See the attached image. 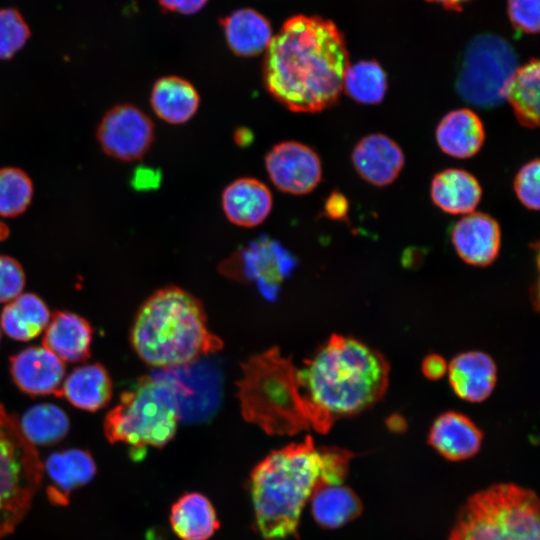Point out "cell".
Here are the masks:
<instances>
[{
  "mask_svg": "<svg viewBox=\"0 0 540 540\" xmlns=\"http://www.w3.org/2000/svg\"><path fill=\"white\" fill-rule=\"evenodd\" d=\"M349 65L344 38L333 22L297 15L265 50L263 82L290 111L316 113L337 102Z\"/></svg>",
  "mask_w": 540,
  "mask_h": 540,
  "instance_id": "obj_1",
  "label": "cell"
},
{
  "mask_svg": "<svg viewBox=\"0 0 540 540\" xmlns=\"http://www.w3.org/2000/svg\"><path fill=\"white\" fill-rule=\"evenodd\" d=\"M355 455L316 446L310 435L270 452L252 470L250 493L263 540L298 539L302 510L321 480L342 484Z\"/></svg>",
  "mask_w": 540,
  "mask_h": 540,
  "instance_id": "obj_2",
  "label": "cell"
},
{
  "mask_svg": "<svg viewBox=\"0 0 540 540\" xmlns=\"http://www.w3.org/2000/svg\"><path fill=\"white\" fill-rule=\"evenodd\" d=\"M307 399L333 424L355 415L385 394L389 365L363 342L333 334L299 370Z\"/></svg>",
  "mask_w": 540,
  "mask_h": 540,
  "instance_id": "obj_3",
  "label": "cell"
},
{
  "mask_svg": "<svg viewBox=\"0 0 540 540\" xmlns=\"http://www.w3.org/2000/svg\"><path fill=\"white\" fill-rule=\"evenodd\" d=\"M130 340L139 358L156 368L185 366L223 348L208 327L202 303L175 285L155 291L143 302Z\"/></svg>",
  "mask_w": 540,
  "mask_h": 540,
  "instance_id": "obj_4",
  "label": "cell"
},
{
  "mask_svg": "<svg viewBox=\"0 0 540 540\" xmlns=\"http://www.w3.org/2000/svg\"><path fill=\"white\" fill-rule=\"evenodd\" d=\"M241 368L237 398L247 422L278 436L331 429L333 424L305 396L299 370L278 347L251 356Z\"/></svg>",
  "mask_w": 540,
  "mask_h": 540,
  "instance_id": "obj_5",
  "label": "cell"
},
{
  "mask_svg": "<svg viewBox=\"0 0 540 540\" xmlns=\"http://www.w3.org/2000/svg\"><path fill=\"white\" fill-rule=\"evenodd\" d=\"M180 420L178 388L168 380L144 376L120 395L105 416L104 434L110 443L135 449L162 448L175 436Z\"/></svg>",
  "mask_w": 540,
  "mask_h": 540,
  "instance_id": "obj_6",
  "label": "cell"
},
{
  "mask_svg": "<svg viewBox=\"0 0 540 540\" xmlns=\"http://www.w3.org/2000/svg\"><path fill=\"white\" fill-rule=\"evenodd\" d=\"M539 499L528 488L500 483L461 507L448 540H540Z\"/></svg>",
  "mask_w": 540,
  "mask_h": 540,
  "instance_id": "obj_7",
  "label": "cell"
},
{
  "mask_svg": "<svg viewBox=\"0 0 540 540\" xmlns=\"http://www.w3.org/2000/svg\"><path fill=\"white\" fill-rule=\"evenodd\" d=\"M43 462L18 419L0 405V539L26 516L43 477Z\"/></svg>",
  "mask_w": 540,
  "mask_h": 540,
  "instance_id": "obj_8",
  "label": "cell"
},
{
  "mask_svg": "<svg viewBox=\"0 0 540 540\" xmlns=\"http://www.w3.org/2000/svg\"><path fill=\"white\" fill-rule=\"evenodd\" d=\"M512 46L503 38L484 34L467 47L456 88L466 102L482 107L498 106L506 87L518 68Z\"/></svg>",
  "mask_w": 540,
  "mask_h": 540,
  "instance_id": "obj_9",
  "label": "cell"
},
{
  "mask_svg": "<svg viewBox=\"0 0 540 540\" xmlns=\"http://www.w3.org/2000/svg\"><path fill=\"white\" fill-rule=\"evenodd\" d=\"M154 124L137 106L118 104L102 116L96 138L102 151L123 162L137 161L150 149L154 141Z\"/></svg>",
  "mask_w": 540,
  "mask_h": 540,
  "instance_id": "obj_10",
  "label": "cell"
},
{
  "mask_svg": "<svg viewBox=\"0 0 540 540\" xmlns=\"http://www.w3.org/2000/svg\"><path fill=\"white\" fill-rule=\"evenodd\" d=\"M265 168L272 184L279 191L291 195L310 193L322 178L318 154L294 140L274 145L265 156Z\"/></svg>",
  "mask_w": 540,
  "mask_h": 540,
  "instance_id": "obj_11",
  "label": "cell"
},
{
  "mask_svg": "<svg viewBox=\"0 0 540 540\" xmlns=\"http://www.w3.org/2000/svg\"><path fill=\"white\" fill-rule=\"evenodd\" d=\"M10 373L16 386L28 395L59 396L65 365L43 345L32 346L10 358Z\"/></svg>",
  "mask_w": 540,
  "mask_h": 540,
  "instance_id": "obj_12",
  "label": "cell"
},
{
  "mask_svg": "<svg viewBox=\"0 0 540 540\" xmlns=\"http://www.w3.org/2000/svg\"><path fill=\"white\" fill-rule=\"evenodd\" d=\"M451 240L458 256L473 266H487L498 256L501 231L490 215L471 212L455 223Z\"/></svg>",
  "mask_w": 540,
  "mask_h": 540,
  "instance_id": "obj_13",
  "label": "cell"
},
{
  "mask_svg": "<svg viewBox=\"0 0 540 540\" xmlns=\"http://www.w3.org/2000/svg\"><path fill=\"white\" fill-rule=\"evenodd\" d=\"M49 483L46 494L49 501L66 506L72 492L88 484L96 474L92 455L82 449H67L50 454L43 464V474Z\"/></svg>",
  "mask_w": 540,
  "mask_h": 540,
  "instance_id": "obj_14",
  "label": "cell"
},
{
  "mask_svg": "<svg viewBox=\"0 0 540 540\" xmlns=\"http://www.w3.org/2000/svg\"><path fill=\"white\" fill-rule=\"evenodd\" d=\"M352 162L364 180L375 186H386L398 177L405 158L395 141L376 133L365 136L356 144Z\"/></svg>",
  "mask_w": 540,
  "mask_h": 540,
  "instance_id": "obj_15",
  "label": "cell"
},
{
  "mask_svg": "<svg viewBox=\"0 0 540 540\" xmlns=\"http://www.w3.org/2000/svg\"><path fill=\"white\" fill-rule=\"evenodd\" d=\"M221 206L231 223L251 228L267 219L273 207V197L270 189L260 180L242 177L225 187Z\"/></svg>",
  "mask_w": 540,
  "mask_h": 540,
  "instance_id": "obj_16",
  "label": "cell"
},
{
  "mask_svg": "<svg viewBox=\"0 0 540 540\" xmlns=\"http://www.w3.org/2000/svg\"><path fill=\"white\" fill-rule=\"evenodd\" d=\"M483 434L467 416L449 411L433 422L428 443L450 461H461L474 456L480 449Z\"/></svg>",
  "mask_w": 540,
  "mask_h": 540,
  "instance_id": "obj_17",
  "label": "cell"
},
{
  "mask_svg": "<svg viewBox=\"0 0 540 540\" xmlns=\"http://www.w3.org/2000/svg\"><path fill=\"white\" fill-rule=\"evenodd\" d=\"M447 374L455 394L469 402L487 399L497 379L493 359L480 351L464 352L454 357L448 364Z\"/></svg>",
  "mask_w": 540,
  "mask_h": 540,
  "instance_id": "obj_18",
  "label": "cell"
},
{
  "mask_svg": "<svg viewBox=\"0 0 540 540\" xmlns=\"http://www.w3.org/2000/svg\"><path fill=\"white\" fill-rule=\"evenodd\" d=\"M92 327L70 311H56L45 329L43 346L63 362H81L90 356Z\"/></svg>",
  "mask_w": 540,
  "mask_h": 540,
  "instance_id": "obj_19",
  "label": "cell"
},
{
  "mask_svg": "<svg viewBox=\"0 0 540 540\" xmlns=\"http://www.w3.org/2000/svg\"><path fill=\"white\" fill-rule=\"evenodd\" d=\"M485 140L482 121L470 109H456L447 113L436 128V141L447 155L466 159L474 156Z\"/></svg>",
  "mask_w": 540,
  "mask_h": 540,
  "instance_id": "obj_20",
  "label": "cell"
},
{
  "mask_svg": "<svg viewBox=\"0 0 540 540\" xmlns=\"http://www.w3.org/2000/svg\"><path fill=\"white\" fill-rule=\"evenodd\" d=\"M112 389L111 377L104 366L84 364L64 378L59 396L81 410L95 412L109 403Z\"/></svg>",
  "mask_w": 540,
  "mask_h": 540,
  "instance_id": "obj_21",
  "label": "cell"
},
{
  "mask_svg": "<svg viewBox=\"0 0 540 540\" xmlns=\"http://www.w3.org/2000/svg\"><path fill=\"white\" fill-rule=\"evenodd\" d=\"M150 105L155 115L164 122L184 124L197 113L200 96L188 80L178 76H165L153 84Z\"/></svg>",
  "mask_w": 540,
  "mask_h": 540,
  "instance_id": "obj_22",
  "label": "cell"
},
{
  "mask_svg": "<svg viewBox=\"0 0 540 540\" xmlns=\"http://www.w3.org/2000/svg\"><path fill=\"white\" fill-rule=\"evenodd\" d=\"M311 513L325 529H337L356 519L363 511L358 495L348 486L320 481L311 497Z\"/></svg>",
  "mask_w": 540,
  "mask_h": 540,
  "instance_id": "obj_23",
  "label": "cell"
},
{
  "mask_svg": "<svg viewBox=\"0 0 540 540\" xmlns=\"http://www.w3.org/2000/svg\"><path fill=\"white\" fill-rule=\"evenodd\" d=\"M169 520L181 540H208L220 526L212 503L198 492L179 497L171 507Z\"/></svg>",
  "mask_w": 540,
  "mask_h": 540,
  "instance_id": "obj_24",
  "label": "cell"
},
{
  "mask_svg": "<svg viewBox=\"0 0 540 540\" xmlns=\"http://www.w3.org/2000/svg\"><path fill=\"white\" fill-rule=\"evenodd\" d=\"M478 180L462 169H446L431 183V198L436 206L450 214H469L481 199Z\"/></svg>",
  "mask_w": 540,
  "mask_h": 540,
  "instance_id": "obj_25",
  "label": "cell"
},
{
  "mask_svg": "<svg viewBox=\"0 0 540 540\" xmlns=\"http://www.w3.org/2000/svg\"><path fill=\"white\" fill-rule=\"evenodd\" d=\"M221 24L229 48L238 56L251 57L264 52L273 37L269 21L253 9L237 10Z\"/></svg>",
  "mask_w": 540,
  "mask_h": 540,
  "instance_id": "obj_26",
  "label": "cell"
},
{
  "mask_svg": "<svg viewBox=\"0 0 540 540\" xmlns=\"http://www.w3.org/2000/svg\"><path fill=\"white\" fill-rule=\"evenodd\" d=\"M50 318L48 306L39 296L22 293L3 308L0 327L14 340L29 341L46 329Z\"/></svg>",
  "mask_w": 540,
  "mask_h": 540,
  "instance_id": "obj_27",
  "label": "cell"
},
{
  "mask_svg": "<svg viewBox=\"0 0 540 540\" xmlns=\"http://www.w3.org/2000/svg\"><path fill=\"white\" fill-rule=\"evenodd\" d=\"M539 70V61L530 60L517 68L505 90V98L517 120L527 128H535L539 124Z\"/></svg>",
  "mask_w": 540,
  "mask_h": 540,
  "instance_id": "obj_28",
  "label": "cell"
},
{
  "mask_svg": "<svg viewBox=\"0 0 540 540\" xmlns=\"http://www.w3.org/2000/svg\"><path fill=\"white\" fill-rule=\"evenodd\" d=\"M18 421L23 435L33 446L55 444L67 435L70 428L67 414L50 403L30 407Z\"/></svg>",
  "mask_w": 540,
  "mask_h": 540,
  "instance_id": "obj_29",
  "label": "cell"
},
{
  "mask_svg": "<svg viewBox=\"0 0 540 540\" xmlns=\"http://www.w3.org/2000/svg\"><path fill=\"white\" fill-rule=\"evenodd\" d=\"M343 90L359 103L378 104L387 91L386 73L376 61H359L347 68Z\"/></svg>",
  "mask_w": 540,
  "mask_h": 540,
  "instance_id": "obj_30",
  "label": "cell"
},
{
  "mask_svg": "<svg viewBox=\"0 0 540 540\" xmlns=\"http://www.w3.org/2000/svg\"><path fill=\"white\" fill-rule=\"evenodd\" d=\"M34 185L30 176L18 167L0 168V217L14 218L30 206Z\"/></svg>",
  "mask_w": 540,
  "mask_h": 540,
  "instance_id": "obj_31",
  "label": "cell"
},
{
  "mask_svg": "<svg viewBox=\"0 0 540 540\" xmlns=\"http://www.w3.org/2000/svg\"><path fill=\"white\" fill-rule=\"evenodd\" d=\"M30 28L15 8L0 9V60H9L27 43Z\"/></svg>",
  "mask_w": 540,
  "mask_h": 540,
  "instance_id": "obj_32",
  "label": "cell"
},
{
  "mask_svg": "<svg viewBox=\"0 0 540 540\" xmlns=\"http://www.w3.org/2000/svg\"><path fill=\"white\" fill-rule=\"evenodd\" d=\"M539 167L538 159L524 164L514 180V190L520 202L530 210H539Z\"/></svg>",
  "mask_w": 540,
  "mask_h": 540,
  "instance_id": "obj_33",
  "label": "cell"
},
{
  "mask_svg": "<svg viewBox=\"0 0 540 540\" xmlns=\"http://www.w3.org/2000/svg\"><path fill=\"white\" fill-rule=\"evenodd\" d=\"M25 273L21 264L7 255H0V303H8L22 294Z\"/></svg>",
  "mask_w": 540,
  "mask_h": 540,
  "instance_id": "obj_34",
  "label": "cell"
},
{
  "mask_svg": "<svg viewBox=\"0 0 540 540\" xmlns=\"http://www.w3.org/2000/svg\"><path fill=\"white\" fill-rule=\"evenodd\" d=\"M508 15L516 29L528 34L539 31V0H508Z\"/></svg>",
  "mask_w": 540,
  "mask_h": 540,
  "instance_id": "obj_35",
  "label": "cell"
},
{
  "mask_svg": "<svg viewBox=\"0 0 540 540\" xmlns=\"http://www.w3.org/2000/svg\"><path fill=\"white\" fill-rule=\"evenodd\" d=\"M160 181V172L150 167L139 166L132 175L131 186L138 191L150 190L158 187Z\"/></svg>",
  "mask_w": 540,
  "mask_h": 540,
  "instance_id": "obj_36",
  "label": "cell"
},
{
  "mask_svg": "<svg viewBox=\"0 0 540 540\" xmlns=\"http://www.w3.org/2000/svg\"><path fill=\"white\" fill-rule=\"evenodd\" d=\"M447 369V362L438 354H430L426 356L421 365L422 373L429 380L441 379L447 373Z\"/></svg>",
  "mask_w": 540,
  "mask_h": 540,
  "instance_id": "obj_37",
  "label": "cell"
},
{
  "mask_svg": "<svg viewBox=\"0 0 540 540\" xmlns=\"http://www.w3.org/2000/svg\"><path fill=\"white\" fill-rule=\"evenodd\" d=\"M158 2L166 11L190 15L199 12L207 0H158Z\"/></svg>",
  "mask_w": 540,
  "mask_h": 540,
  "instance_id": "obj_38",
  "label": "cell"
},
{
  "mask_svg": "<svg viewBox=\"0 0 540 540\" xmlns=\"http://www.w3.org/2000/svg\"><path fill=\"white\" fill-rule=\"evenodd\" d=\"M348 208L349 205L346 197L339 192H333L324 204L325 214L333 220L345 218Z\"/></svg>",
  "mask_w": 540,
  "mask_h": 540,
  "instance_id": "obj_39",
  "label": "cell"
},
{
  "mask_svg": "<svg viewBox=\"0 0 540 540\" xmlns=\"http://www.w3.org/2000/svg\"><path fill=\"white\" fill-rule=\"evenodd\" d=\"M252 140V134L250 131L242 128L235 133V142L241 146H246Z\"/></svg>",
  "mask_w": 540,
  "mask_h": 540,
  "instance_id": "obj_40",
  "label": "cell"
},
{
  "mask_svg": "<svg viewBox=\"0 0 540 540\" xmlns=\"http://www.w3.org/2000/svg\"><path fill=\"white\" fill-rule=\"evenodd\" d=\"M427 1L441 4L444 7L451 10H460L461 6L469 0H427Z\"/></svg>",
  "mask_w": 540,
  "mask_h": 540,
  "instance_id": "obj_41",
  "label": "cell"
},
{
  "mask_svg": "<svg viewBox=\"0 0 540 540\" xmlns=\"http://www.w3.org/2000/svg\"><path fill=\"white\" fill-rule=\"evenodd\" d=\"M9 236L8 226L0 220V241L5 240Z\"/></svg>",
  "mask_w": 540,
  "mask_h": 540,
  "instance_id": "obj_42",
  "label": "cell"
},
{
  "mask_svg": "<svg viewBox=\"0 0 540 540\" xmlns=\"http://www.w3.org/2000/svg\"><path fill=\"white\" fill-rule=\"evenodd\" d=\"M0 340H1V327H0Z\"/></svg>",
  "mask_w": 540,
  "mask_h": 540,
  "instance_id": "obj_43",
  "label": "cell"
}]
</instances>
